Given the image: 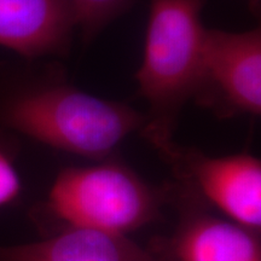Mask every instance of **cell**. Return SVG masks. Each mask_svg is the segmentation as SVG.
Wrapping results in <instances>:
<instances>
[{
	"instance_id": "1",
	"label": "cell",
	"mask_w": 261,
	"mask_h": 261,
	"mask_svg": "<svg viewBox=\"0 0 261 261\" xmlns=\"http://www.w3.org/2000/svg\"><path fill=\"white\" fill-rule=\"evenodd\" d=\"M0 68V127L70 154L104 159L145 115L55 79L51 73Z\"/></svg>"
},
{
	"instance_id": "2",
	"label": "cell",
	"mask_w": 261,
	"mask_h": 261,
	"mask_svg": "<svg viewBox=\"0 0 261 261\" xmlns=\"http://www.w3.org/2000/svg\"><path fill=\"white\" fill-rule=\"evenodd\" d=\"M144 55L137 71L139 93L149 113L142 132L166 159L182 107L195 98L201 81L207 28L204 0H149Z\"/></svg>"
},
{
	"instance_id": "3",
	"label": "cell",
	"mask_w": 261,
	"mask_h": 261,
	"mask_svg": "<svg viewBox=\"0 0 261 261\" xmlns=\"http://www.w3.org/2000/svg\"><path fill=\"white\" fill-rule=\"evenodd\" d=\"M160 194L128 167L102 162L63 169L48 192L47 214L63 227L128 236L160 214Z\"/></svg>"
},
{
	"instance_id": "4",
	"label": "cell",
	"mask_w": 261,
	"mask_h": 261,
	"mask_svg": "<svg viewBox=\"0 0 261 261\" xmlns=\"http://www.w3.org/2000/svg\"><path fill=\"white\" fill-rule=\"evenodd\" d=\"M195 99L225 116L261 113V32L207 29Z\"/></svg>"
},
{
	"instance_id": "5",
	"label": "cell",
	"mask_w": 261,
	"mask_h": 261,
	"mask_svg": "<svg viewBox=\"0 0 261 261\" xmlns=\"http://www.w3.org/2000/svg\"><path fill=\"white\" fill-rule=\"evenodd\" d=\"M167 160L226 219L260 233V160L247 154L212 158L178 145Z\"/></svg>"
},
{
	"instance_id": "6",
	"label": "cell",
	"mask_w": 261,
	"mask_h": 261,
	"mask_svg": "<svg viewBox=\"0 0 261 261\" xmlns=\"http://www.w3.org/2000/svg\"><path fill=\"white\" fill-rule=\"evenodd\" d=\"M74 28L70 0H0V46L27 61L63 54Z\"/></svg>"
},
{
	"instance_id": "7",
	"label": "cell",
	"mask_w": 261,
	"mask_h": 261,
	"mask_svg": "<svg viewBox=\"0 0 261 261\" xmlns=\"http://www.w3.org/2000/svg\"><path fill=\"white\" fill-rule=\"evenodd\" d=\"M0 261H172L120 236L83 227H62L35 242L0 246Z\"/></svg>"
},
{
	"instance_id": "8",
	"label": "cell",
	"mask_w": 261,
	"mask_h": 261,
	"mask_svg": "<svg viewBox=\"0 0 261 261\" xmlns=\"http://www.w3.org/2000/svg\"><path fill=\"white\" fill-rule=\"evenodd\" d=\"M160 250L172 261H261L259 233L205 213L189 215Z\"/></svg>"
},
{
	"instance_id": "9",
	"label": "cell",
	"mask_w": 261,
	"mask_h": 261,
	"mask_svg": "<svg viewBox=\"0 0 261 261\" xmlns=\"http://www.w3.org/2000/svg\"><path fill=\"white\" fill-rule=\"evenodd\" d=\"M76 27L86 41L97 37L114 18L128 9L132 0H70Z\"/></svg>"
},
{
	"instance_id": "10",
	"label": "cell",
	"mask_w": 261,
	"mask_h": 261,
	"mask_svg": "<svg viewBox=\"0 0 261 261\" xmlns=\"http://www.w3.org/2000/svg\"><path fill=\"white\" fill-rule=\"evenodd\" d=\"M22 192V181L14 159L0 143V208L11 204Z\"/></svg>"
}]
</instances>
